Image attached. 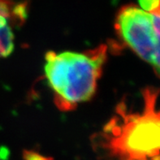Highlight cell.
I'll list each match as a JSON object with an SVG mask.
<instances>
[{
  "label": "cell",
  "mask_w": 160,
  "mask_h": 160,
  "mask_svg": "<svg viewBox=\"0 0 160 160\" xmlns=\"http://www.w3.org/2000/svg\"><path fill=\"white\" fill-rule=\"evenodd\" d=\"M158 90L143 91L142 113L127 111L125 103L117 106L116 115L93 137V146L109 160H160V110L156 111Z\"/></svg>",
  "instance_id": "6da1fadb"
},
{
  "label": "cell",
  "mask_w": 160,
  "mask_h": 160,
  "mask_svg": "<svg viewBox=\"0 0 160 160\" xmlns=\"http://www.w3.org/2000/svg\"><path fill=\"white\" fill-rule=\"evenodd\" d=\"M107 50L105 45H100L83 53L47 52L45 73L59 110L72 111L81 102L91 99L97 89Z\"/></svg>",
  "instance_id": "7a4b0ae2"
},
{
  "label": "cell",
  "mask_w": 160,
  "mask_h": 160,
  "mask_svg": "<svg viewBox=\"0 0 160 160\" xmlns=\"http://www.w3.org/2000/svg\"><path fill=\"white\" fill-rule=\"evenodd\" d=\"M115 27L123 42L151 64L156 44L151 14L134 4H128L118 12Z\"/></svg>",
  "instance_id": "3957f363"
},
{
  "label": "cell",
  "mask_w": 160,
  "mask_h": 160,
  "mask_svg": "<svg viewBox=\"0 0 160 160\" xmlns=\"http://www.w3.org/2000/svg\"><path fill=\"white\" fill-rule=\"evenodd\" d=\"M14 49V34L9 24L0 26V58L10 55Z\"/></svg>",
  "instance_id": "277c9868"
},
{
  "label": "cell",
  "mask_w": 160,
  "mask_h": 160,
  "mask_svg": "<svg viewBox=\"0 0 160 160\" xmlns=\"http://www.w3.org/2000/svg\"><path fill=\"white\" fill-rule=\"evenodd\" d=\"M151 16H152L153 27H154L155 39H156V44H155L151 65L153 66L156 75L160 78V13L151 15Z\"/></svg>",
  "instance_id": "5b68a950"
},
{
  "label": "cell",
  "mask_w": 160,
  "mask_h": 160,
  "mask_svg": "<svg viewBox=\"0 0 160 160\" xmlns=\"http://www.w3.org/2000/svg\"><path fill=\"white\" fill-rule=\"evenodd\" d=\"M141 9L151 15L160 13V0H138Z\"/></svg>",
  "instance_id": "8992f818"
},
{
  "label": "cell",
  "mask_w": 160,
  "mask_h": 160,
  "mask_svg": "<svg viewBox=\"0 0 160 160\" xmlns=\"http://www.w3.org/2000/svg\"><path fill=\"white\" fill-rule=\"evenodd\" d=\"M24 160H52L51 158H47L40 154H38L33 151H25L24 153Z\"/></svg>",
  "instance_id": "52a82bcc"
},
{
  "label": "cell",
  "mask_w": 160,
  "mask_h": 160,
  "mask_svg": "<svg viewBox=\"0 0 160 160\" xmlns=\"http://www.w3.org/2000/svg\"><path fill=\"white\" fill-rule=\"evenodd\" d=\"M13 0H0V7L1 6H12L14 5Z\"/></svg>",
  "instance_id": "ba28073f"
}]
</instances>
